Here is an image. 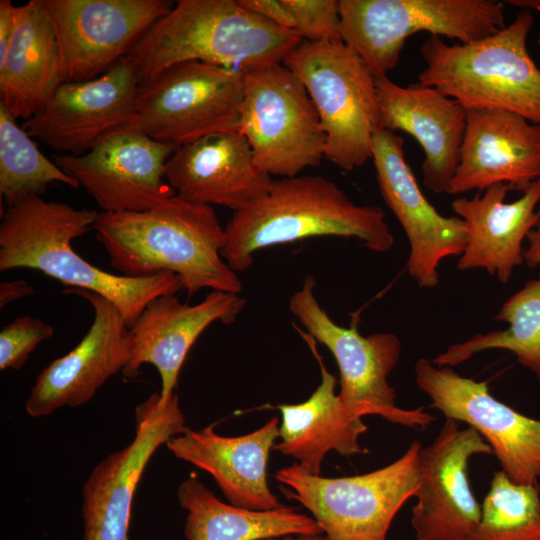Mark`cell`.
Listing matches in <instances>:
<instances>
[{
  "instance_id": "obj_7",
  "label": "cell",
  "mask_w": 540,
  "mask_h": 540,
  "mask_svg": "<svg viewBox=\"0 0 540 540\" xmlns=\"http://www.w3.org/2000/svg\"><path fill=\"white\" fill-rule=\"evenodd\" d=\"M421 448L414 440L400 458L366 474L322 477L294 463L279 469L275 479L287 498L312 514L328 540H387L395 515L418 490Z\"/></svg>"
},
{
  "instance_id": "obj_38",
  "label": "cell",
  "mask_w": 540,
  "mask_h": 540,
  "mask_svg": "<svg viewBox=\"0 0 540 540\" xmlns=\"http://www.w3.org/2000/svg\"><path fill=\"white\" fill-rule=\"evenodd\" d=\"M507 3L512 6L521 7L523 10H537L540 11V0H506Z\"/></svg>"
},
{
  "instance_id": "obj_11",
  "label": "cell",
  "mask_w": 540,
  "mask_h": 540,
  "mask_svg": "<svg viewBox=\"0 0 540 540\" xmlns=\"http://www.w3.org/2000/svg\"><path fill=\"white\" fill-rule=\"evenodd\" d=\"M315 279L306 276L302 287L289 301L291 313L316 341L333 354L340 375L338 397L353 416L378 415L396 424L424 428L435 418L423 407L402 409L395 403V389L388 376L401 355L399 338L389 332L363 336L357 325L335 323L314 294Z\"/></svg>"
},
{
  "instance_id": "obj_15",
  "label": "cell",
  "mask_w": 540,
  "mask_h": 540,
  "mask_svg": "<svg viewBox=\"0 0 540 540\" xmlns=\"http://www.w3.org/2000/svg\"><path fill=\"white\" fill-rule=\"evenodd\" d=\"M151 394L135 408V437L98 463L82 489L83 540H129L136 488L155 451L187 426L176 393Z\"/></svg>"
},
{
  "instance_id": "obj_32",
  "label": "cell",
  "mask_w": 540,
  "mask_h": 540,
  "mask_svg": "<svg viewBox=\"0 0 540 540\" xmlns=\"http://www.w3.org/2000/svg\"><path fill=\"white\" fill-rule=\"evenodd\" d=\"M53 335L54 328L41 319L17 317L0 332V369L20 370L35 348Z\"/></svg>"
},
{
  "instance_id": "obj_6",
  "label": "cell",
  "mask_w": 540,
  "mask_h": 540,
  "mask_svg": "<svg viewBox=\"0 0 540 540\" xmlns=\"http://www.w3.org/2000/svg\"><path fill=\"white\" fill-rule=\"evenodd\" d=\"M282 63L305 86L326 136L325 159L352 171L372 158L378 129L375 76L341 38L303 41Z\"/></svg>"
},
{
  "instance_id": "obj_3",
  "label": "cell",
  "mask_w": 540,
  "mask_h": 540,
  "mask_svg": "<svg viewBox=\"0 0 540 540\" xmlns=\"http://www.w3.org/2000/svg\"><path fill=\"white\" fill-rule=\"evenodd\" d=\"M224 228L221 256L236 273L252 266L257 251L306 238H355L379 253L394 244L382 209L353 202L321 175L274 180L265 194L233 212Z\"/></svg>"
},
{
  "instance_id": "obj_35",
  "label": "cell",
  "mask_w": 540,
  "mask_h": 540,
  "mask_svg": "<svg viewBox=\"0 0 540 540\" xmlns=\"http://www.w3.org/2000/svg\"><path fill=\"white\" fill-rule=\"evenodd\" d=\"M19 16V6L10 0H0V59L8 50Z\"/></svg>"
},
{
  "instance_id": "obj_20",
  "label": "cell",
  "mask_w": 540,
  "mask_h": 540,
  "mask_svg": "<svg viewBox=\"0 0 540 540\" xmlns=\"http://www.w3.org/2000/svg\"><path fill=\"white\" fill-rule=\"evenodd\" d=\"M378 129L403 131L424 152V185L447 193L460 161L466 128V109L434 87L419 83L401 86L387 75L375 78Z\"/></svg>"
},
{
  "instance_id": "obj_27",
  "label": "cell",
  "mask_w": 540,
  "mask_h": 540,
  "mask_svg": "<svg viewBox=\"0 0 540 540\" xmlns=\"http://www.w3.org/2000/svg\"><path fill=\"white\" fill-rule=\"evenodd\" d=\"M63 83L55 30L44 0L19 6L16 29L0 59V104L28 120Z\"/></svg>"
},
{
  "instance_id": "obj_36",
  "label": "cell",
  "mask_w": 540,
  "mask_h": 540,
  "mask_svg": "<svg viewBox=\"0 0 540 540\" xmlns=\"http://www.w3.org/2000/svg\"><path fill=\"white\" fill-rule=\"evenodd\" d=\"M34 288L24 280H12L0 283V307L9 303L32 295Z\"/></svg>"
},
{
  "instance_id": "obj_10",
  "label": "cell",
  "mask_w": 540,
  "mask_h": 540,
  "mask_svg": "<svg viewBox=\"0 0 540 540\" xmlns=\"http://www.w3.org/2000/svg\"><path fill=\"white\" fill-rule=\"evenodd\" d=\"M243 94L242 70L201 61L177 63L139 84L133 124L179 147L238 130Z\"/></svg>"
},
{
  "instance_id": "obj_16",
  "label": "cell",
  "mask_w": 540,
  "mask_h": 540,
  "mask_svg": "<svg viewBox=\"0 0 540 540\" xmlns=\"http://www.w3.org/2000/svg\"><path fill=\"white\" fill-rule=\"evenodd\" d=\"M493 454L472 427L446 418L434 441L419 453L420 483L411 524L417 540H470L481 519V505L468 479V462Z\"/></svg>"
},
{
  "instance_id": "obj_17",
  "label": "cell",
  "mask_w": 540,
  "mask_h": 540,
  "mask_svg": "<svg viewBox=\"0 0 540 540\" xmlns=\"http://www.w3.org/2000/svg\"><path fill=\"white\" fill-rule=\"evenodd\" d=\"M371 159L382 197L410 244L408 274L420 287H435L440 262L462 254L467 243L466 225L459 217L441 215L426 199L405 159L402 137L377 129Z\"/></svg>"
},
{
  "instance_id": "obj_29",
  "label": "cell",
  "mask_w": 540,
  "mask_h": 540,
  "mask_svg": "<svg viewBox=\"0 0 540 540\" xmlns=\"http://www.w3.org/2000/svg\"><path fill=\"white\" fill-rule=\"evenodd\" d=\"M493 319L509 326L505 330L477 333L465 342L453 344L432 363L453 367L476 353L504 349L513 352L517 361L540 379V278L528 281L508 298Z\"/></svg>"
},
{
  "instance_id": "obj_5",
  "label": "cell",
  "mask_w": 540,
  "mask_h": 540,
  "mask_svg": "<svg viewBox=\"0 0 540 540\" xmlns=\"http://www.w3.org/2000/svg\"><path fill=\"white\" fill-rule=\"evenodd\" d=\"M533 23L532 13L522 10L509 25L474 42L450 45L430 36L420 48L426 66L418 83L466 110L506 111L540 124V68L527 48Z\"/></svg>"
},
{
  "instance_id": "obj_12",
  "label": "cell",
  "mask_w": 540,
  "mask_h": 540,
  "mask_svg": "<svg viewBox=\"0 0 540 540\" xmlns=\"http://www.w3.org/2000/svg\"><path fill=\"white\" fill-rule=\"evenodd\" d=\"M177 148L129 123L101 137L85 153L59 154L53 161L86 189L103 212H143L176 195L166 180L165 166Z\"/></svg>"
},
{
  "instance_id": "obj_21",
  "label": "cell",
  "mask_w": 540,
  "mask_h": 540,
  "mask_svg": "<svg viewBox=\"0 0 540 540\" xmlns=\"http://www.w3.org/2000/svg\"><path fill=\"white\" fill-rule=\"evenodd\" d=\"M540 180V124L511 112L466 110L460 161L448 194L506 184L522 193Z\"/></svg>"
},
{
  "instance_id": "obj_13",
  "label": "cell",
  "mask_w": 540,
  "mask_h": 540,
  "mask_svg": "<svg viewBox=\"0 0 540 540\" xmlns=\"http://www.w3.org/2000/svg\"><path fill=\"white\" fill-rule=\"evenodd\" d=\"M414 370L417 386L431 399L429 408L474 428L512 482L539 484L540 419L517 412L497 400L487 382L463 377L451 367L421 358Z\"/></svg>"
},
{
  "instance_id": "obj_1",
  "label": "cell",
  "mask_w": 540,
  "mask_h": 540,
  "mask_svg": "<svg viewBox=\"0 0 540 540\" xmlns=\"http://www.w3.org/2000/svg\"><path fill=\"white\" fill-rule=\"evenodd\" d=\"M111 265L125 276L171 272L191 297L204 288L239 294L242 282L221 256L225 228L212 206L173 196L143 212H100L93 225Z\"/></svg>"
},
{
  "instance_id": "obj_14",
  "label": "cell",
  "mask_w": 540,
  "mask_h": 540,
  "mask_svg": "<svg viewBox=\"0 0 540 540\" xmlns=\"http://www.w3.org/2000/svg\"><path fill=\"white\" fill-rule=\"evenodd\" d=\"M63 82L97 78L125 58L174 6L169 0H44Z\"/></svg>"
},
{
  "instance_id": "obj_30",
  "label": "cell",
  "mask_w": 540,
  "mask_h": 540,
  "mask_svg": "<svg viewBox=\"0 0 540 540\" xmlns=\"http://www.w3.org/2000/svg\"><path fill=\"white\" fill-rule=\"evenodd\" d=\"M79 183L46 158L16 118L0 104V195L7 207L41 196L52 183Z\"/></svg>"
},
{
  "instance_id": "obj_2",
  "label": "cell",
  "mask_w": 540,
  "mask_h": 540,
  "mask_svg": "<svg viewBox=\"0 0 540 540\" xmlns=\"http://www.w3.org/2000/svg\"><path fill=\"white\" fill-rule=\"evenodd\" d=\"M98 214L41 196L7 208L0 224V270L34 269L68 288L96 293L112 302L131 328L149 302L176 294L182 285L171 272L145 277L114 275L78 255L71 242L93 229Z\"/></svg>"
},
{
  "instance_id": "obj_9",
  "label": "cell",
  "mask_w": 540,
  "mask_h": 540,
  "mask_svg": "<svg viewBox=\"0 0 540 540\" xmlns=\"http://www.w3.org/2000/svg\"><path fill=\"white\" fill-rule=\"evenodd\" d=\"M238 131L270 176H297L325 158L326 136L300 79L283 63L244 71Z\"/></svg>"
},
{
  "instance_id": "obj_28",
  "label": "cell",
  "mask_w": 540,
  "mask_h": 540,
  "mask_svg": "<svg viewBox=\"0 0 540 540\" xmlns=\"http://www.w3.org/2000/svg\"><path fill=\"white\" fill-rule=\"evenodd\" d=\"M180 506L187 511L188 540H263L287 535H322L316 520L293 507L256 511L219 500L197 478L178 487Z\"/></svg>"
},
{
  "instance_id": "obj_23",
  "label": "cell",
  "mask_w": 540,
  "mask_h": 540,
  "mask_svg": "<svg viewBox=\"0 0 540 540\" xmlns=\"http://www.w3.org/2000/svg\"><path fill=\"white\" fill-rule=\"evenodd\" d=\"M165 177L179 197L233 212L265 194L274 181L238 130L179 146L166 163Z\"/></svg>"
},
{
  "instance_id": "obj_18",
  "label": "cell",
  "mask_w": 540,
  "mask_h": 540,
  "mask_svg": "<svg viewBox=\"0 0 540 540\" xmlns=\"http://www.w3.org/2000/svg\"><path fill=\"white\" fill-rule=\"evenodd\" d=\"M64 293L86 299L94 318L81 341L37 376L25 403L26 412L34 418L88 402L111 376L124 370L132 354L131 329L112 302L78 288Z\"/></svg>"
},
{
  "instance_id": "obj_31",
  "label": "cell",
  "mask_w": 540,
  "mask_h": 540,
  "mask_svg": "<svg viewBox=\"0 0 540 540\" xmlns=\"http://www.w3.org/2000/svg\"><path fill=\"white\" fill-rule=\"evenodd\" d=\"M470 540H540V484H517L494 472Z\"/></svg>"
},
{
  "instance_id": "obj_24",
  "label": "cell",
  "mask_w": 540,
  "mask_h": 540,
  "mask_svg": "<svg viewBox=\"0 0 540 540\" xmlns=\"http://www.w3.org/2000/svg\"><path fill=\"white\" fill-rule=\"evenodd\" d=\"M214 427L198 431L187 427L165 445L178 459L209 473L230 504L256 511L285 506L267 482L270 451L279 437L278 418L236 437L221 436Z\"/></svg>"
},
{
  "instance_id": "obj_26",
  "label": "cell",
  "mask_w": 540,
  "mask_h": 540,
  "mask_svg": "<svg viewBox=\"0 0 540 540\" xmlns=\"http://www.w3.org/2000/svg\"><path fill=\"white\" fill-rule=\"evenodd\" d=\"M321 368V382L302 403L281 404L280 441L273 449L293 457L299 466L313 475H320L321 464L329 451L343 456L368 452L359 443L367 431L362 418L351 415L335 392L336 378L324 366L309 335L302 334Z\"/></svg>"
},
{
  "instance_id": "obj_39",
  "label": "cell",
  "mask_w": 540,
  "mask_h": 540,
  "mask_svg": "<svg viewBox=\"0 0 540 540\" xmlns=\"http://www.w3.org/2000/svg\"><path fill=\"white\" fill-rule=\"evenodd\" d=\"M263 540H328V538L322 535H287L282 537H274Z\"/></svg>"
},
{
  "instance_id": "obj_34",
  "label": "cell",
  "mask_w": 540,
  "mask_h": 540,
  "mask_svg": "<svg viewBox=\"0 0 540 540\" xmlns=\"http://www.w3.org/2000/svg\"><path fill=\"white\" fill-rule=\"evenodd\" d=\"M248 11L287 30L294 31V21L283 0H238Z\"/></svg>"
},
{
  "instance_id": "obj_37",
  "label": "cell",
  "mask_w": 540,
  "mask_h": 540,
  "mask_svg": "<svg viewBox=\"0 0 540 540\" xmlns=\"http://www.w3.org/2000/svg\"><path fill=\"white\" fill-rule=\"evenodd\" d=\"M528 247L524 250V261L530 267L540 266V218L527 235Z\"/></svg>"
},
{
  "instance_id": "obj_25",
  "label": "cell",
  "mask_w": 540,
  "mask_h": 540,
  "mask_svg": "<svg viewBox=\"0 0 540 540\" xmlns=\"http://www.w3.org/2000/svg\"><path fill=\"white\" fill-rule=\"evenodd\" d=\"M509 186L495 184L482 196L457 198L451 206L467 229V243L457 263L459 270L485 269L507 283L516 266L523 263V240L535 227L540 210V180L533 182L522 197L506 203Z\"/></svg>"
},
{
  "instance_id": "obj_8",
  "label": "cell",
  "mask_w": 540,
  "mask_h": 540,
  "mask_svg": "<svg viewBox=\"0 0 540 540\" xmlns=\"http://www.w3.org/2000/svg\"><path fill=\"white\" fill-rule=\"evenodd\" d=\"M339 12L340 38L375 77L398 65L415 33L470 43L506 26L504 4L495 0H339Z\"/></svg>"
},
{
  "instance_id": "obj_22",
  "label": "cell",
  "mask_w": 540,
  "mask_h": 540,
  "mask_svg": "<svg viewBox=\"0 0 540 540\" xmlns=\"http://www.w3.org/2000/svg\"><path fill=\"white\" fill-rule=\"evenodd\" d=\"M245 304L239 294L223 291H212L195 305L180 302L176 294L156 297L130 328L132 354L122 373L134 378L143 364L153 365L161 378L160 401L167 402L197 338L216 321L235 322Z\"/></svg>"
},
{
  "instance_id": "obj_19",
  "label": "cell",
  "mask_w": 540,
  "mask_h": 540,
  "mask_svg": "<svg viewBox=\"0 0 540 540\" xmlns=\"http://www.w3.org/2000/svg\"><path fill=\"white\" fill-rule=\"evenodd\" d=\"M140 82L123 58L101 76L63 82L23 129L32 138L68 155H81L101 137L135 121Z\"/></svg>"
},
{
  "instance_id": "obj_33",
  "label": "cell",
  "mask_w": 540,
  "mask_h": 540,
  "mask_svg": "<svg viewBox=\"0 0 540 540\" xmlns=\"http://www.w3.org/2000/svg\"><path fill=\"white\" fill-rule=\"evenodd\" d=\"M294 31L307 42L340 38L339 0H283Z\"/></svg>"
},
{
  "instance_id": "obj_4",
  "label": "cell",
  "mask_w": 540,
  "mask_h": 540,
  "mask_svg": "<svg viewBox=\"0 0 540 540\" xmlns=\"http://www.w3.org/2000/svg\"><path fill=\"white\" fill-rule=\"evenodd\" d=\"M302 39L245 9L238 0H179L125 57L139 82L181 62L246 71L282 63Z\"/></svg>"
}]
</instances>
